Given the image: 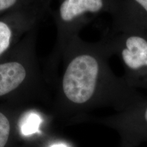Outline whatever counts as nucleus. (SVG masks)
Instances as JSON below:
<instances>
[{
  "label": "nucleus",
  "mask_w": 147,
  "mask_h": 147,
  "mask_svg": "<svg viewBox=\"0 0 147 147\" xmlns=\"http://www.w3.org/2000/svg\"><path fill=\"white\" fill-rule=\"evenodd\" d=\"M111 56L104 42L90 43L79 36L67 42L59 55L57 65L63 61L59 80L64 98L71 104L83 106L95 98L101 90L127 87L124 78H119L110 69Z\"/></svg>",
  "instance_id": "nucleus-1"
},
{
  "label": "nucleus",
  "mask_w": 147,
  "mask_h": 147,
  "mask_svg": "<svg viewBox=\"0 0 147 147\" xmlns=\"http://www.w3.org/2000/svg\"><path fill=\"white\" fill-rule=\"evenodd\" d=\"M38 27L0 58V97L38 84L46 76L36 52Z\"/></svg>",
  "instance_id": "nucleus-2"
},
{
  "label": "nucleus",
  "mask_w": 147,
  "mask_h": 147,
  "mask_svg": "<svg viewBox=\"0 0 147 147\" xmlns=\"http://www.w3.org/2000/svg\"><path fill=\"white\" fill-rule=\"evenodd\" d=\"M110 55L121 58L127 84L147 85V36L130 27L115 26L102 40Z\"/></svg>",
  "instance_id": "nucleus-3"
},
{
  "label": "nucleus",
  "mask_w": 147,
  "mask_h": 147,
  "mask_svg": "<svg viewBox=\"0 0 147 147\" xmlns=\"http://www.w3.org/2000/svg\"><path fill=\"white\" fill-rule=\"evenodd\" d=\"M105 8L104 0H63L55 14L57 40L49 66L54 67L60 53L69 40L78 36L93 16Z\"/></svg>",
  "instance_id": "nucleus-4"
},
{
  "label": "nucleus",
  "mask_w": 147,
  "mask_h": 147,
  "mask_svg": "<svg viewBox=\"0 0 147 147\" xmlns=\"http://www.w3.org/2000/svg\"><path fill=\"white\" fill-rule=\"evenodd\" d=\"M43 11L25 8L0 17V58L9 52L42 21Z\"/></svg>",
  "instance_id": "nucleus-5"
},
{
  "label": "nucleus",
  "mask_w": 147,
  "mask_h": 147,
  "mask_svg": "<svg viewBox=\"0 0 147 147\" xmlns=\"http://www.w3.org/2000/svg\"><path fill=\"white\" fill-rule=\"evenodd\" d=\"M43 119L41 115L34 110L24 113L19 120L20 131L24 136H29L40 131Z\"/></svg>",
  "instance_id": "nucleus-6"
},
{
  "label": "nucleus",
  "mask_w": 147,
  "mask_h": 147,
  "mask_svg": "<svg viewBox=\"0 0 147 147\" xmlns=\"http://www.w3.org/2000/svg\"><path fill=\"white\" fill-rule=\"evenodd\" d=\"M10 132V122L6 115L0 111V147L6 144Z\"/></svg>",
  "instance_id": "nucleus-7"
},
{
  "label": "nucleus",
  "mask_w": 147,
  "mask_h": 147,
  "mask_svg": "<svg viewBox=\"0 0 147 147\" xmlns=\"http://www.w3.org/2000/svg\"><path fill=\"white\" fill-rule=\"evenodd\" d=\"M22 3L23 0H0V17L9 12L25 9L19 8Z\"/></svg>",
  "instance_id": "nucleus-8"
},
{
  "label": "nucleus",
  "mask_w": 147,
  "mask_h": 147,
  "mask_svg": "<svg viewBox=\"0 0 147 147\" xmlns=\"http://www.w3.org/2000/svg\"><path fill=\"white\" fill-rule=\"evenodd\" d=\"M144 12V18L142 20V30L147 36V0H134Z\"/></svg>",
  "instance_id": "nucleus-9"
},
{
  "label": "nucleus",
  "mask_w": 147,
  "mask_h": 147,
  "mask_svg": "<svg viewBox=\"0 0 147 147\" xmlns=\"http://www.w3.org/2000/svg\"><path fill=\"white\" fill-rule=\"evenodd\" d=\"M50 147H68L64 143H57V144H54L51 145Z\"/></svg>",
  "instance_id": "nucleus-10"
},
{
  "label": "nucleus",
  "mask_w": 147,
  "mask_h": 147,
  "mask_svg": "<svg viewBox=\"0 0 147 147\" xmlns=\"http://www.w3.org/2000/svg\"><path fill=\"white\" fill-rule=\"evenodd\" d=\"M143 118H144V121L147 123V106L145 108L144 112H143Z\"/></svg>",
  "instance_id": "nucleus-11"
}]
</instances>
